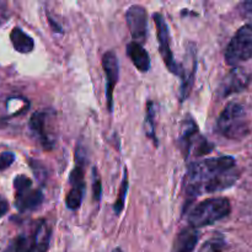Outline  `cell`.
<instances>
[{
    "instance_id": "6da1fadb",
    "label": "cell",
    "mask_w": 252,
    "mask_h": 252,
    "mask_svg": "<svg viewBox=\"0 0 252 252\" xmlns=\"http://www.w3.org/2000/svg\"><path fill=\"white\" fill-rule=\"evenodd\" d=\"M239 179L236 161L233 157H220L194 162L185 179V189L189 196L223 191Z\"/></svg>"
},
{
    "instance_id": "7a4b0ae2",
    "label": "cell",
    "mask_w": 252,
    "mask_h": 252,
    "mask_svg": "<svg viewBox=\"0 0 252 252\" xmlns=\"http://www.w3.org/2000/svg\"><path fill=\"white\" fill-rule=\"evenodd\" d=\"M217 125L219 133L228 139H243L250 132L245 107L238 102H230L225 106Z\"/></svg>"
},
{
    "instance_id": "3957f363",
    "label": "cell",
    "mask_w": 252,
    "mask_h": 252,
    "mask_svg": "<svg viewBox=\"0 0 252 252\" xmlns=\"http://www.w3.org/2000/svg\"><path fill=\"white\" fill-rule=\"evenodd\" d=\"M230 212L231 206L229 199L224 197L208 198L194 207L189 217V223L194 229L204 228L224 219Z\"/></svg>"
},
{
    "instance_id": "277c9868",
    "label": "cell",
    "mask_w": 252,
    "mask_h": 252,
    "mask_svg": "<svg viewBox=\"0 0 252 252\" xmlns=\"http://www.w3.org/2000/svg\"><path fill=\"white\" fill-rule=\"evenodd\" d=\"M225 62L231 66L252 58V22L238 30L225 49Z\"/></svg>"
},
{
    "instance_id": "5b68a950",
    "label": "cell",
    "mask_w": 252,
    "mask_h": 252,
    "mask_svg": "<svg viewBox=\"0 0 252 252\" xmlns=\"http://www.w3.org/2000/svg\"><path fill=\"white\" fill-rule=\"evenodd\" d=\"M15 206L20 212H31L38 208L43 201L41 189H32V181L25 175H17L14 180Z\"/></svg>"
},
{
    "instance_id": "8992f818",
    "label": "cell",
    "mask_w": 252,
    "mask_h": 252,
    "mask_svg": "<svg viewBox=\"0 0 252 252\" xmlns=\"http://www.w3.org/2000/svg\"><path fill=\"white\" fill-rule=\"evenodd\" d=\"M154 17L155 26H157L158 42H159V52L162 57L165 65L167 66L170 71L175 75H181V65L177 64L174 59V54L171 51V44H170V31L164 16L159 12L153 15Z\"/></svg>"
},
{
    "instance_id": "52a82bcc",
    "label": "cell",
    "mask_w": 252,
    "mask_h": 252,
    "mask_svg": "<svg viewBox=\"0 0 252 252\" xmlns=\"http://www.w3.org/2000/svg\"><path fill=\"white\" fill-rule=\"evenodd\" d=\"M126 21L133 39L137 43L143 44L148 34V12L140 5H132L126 12Z\"/></svg>"
},
{
    "instance_id": "ba28073f",
    "label": "cell",
    "mask_w": 252,
    "mask_h": 252,
    "mask_svg": "<svg viewBox=\"0 0 252 252\" xmlns=\"http://www.w3.org/2000/svg\"><path fill=\"white\" fill-rule=\"evenodd\" d=\"M102 68L106 75V100L110 112L113 111V90L120 78V62L115 52H106L102 57Z\"/></svg>"
},
{
    "instance_id": "9c48e42d",
    "label": "cell",
    "mask_w": 252,
    "mask_h": 252,
    "mask_svg": "<svg viewBox=\"0 0 252 252\" xmlns=\"http://www.w3.org/2000/svg\"><path fill=\"white\" fill-rule=\"evenodd\" d=\"M251 76L243 68H234L228 75L224 78L220 85L221 96H229L234 93H240L245 90L250 84Z\"/></svg>"
},
{
    "instance_id": "30bf717a",
    "label": "cell",
    "mask_w": 252,
    "mask_h": 252,
    "mask_svg": "<svg viewBox=\"0 0 252 252\" xmlns=\"http://www.w3.org/2000/svg\"><path fill=\"white\" fill-rule=\"evenodd\" d=\"M186 62H185L184 65H181V78H182V84H181V98L180 100L184 101L185 98L189 97V93L192 90V86L194 83V74H196V68H197V59H196V53H194L193 48L187 49L186 54Z\"/></svg>"
},
{
    "instance_id": "8fae6325",
    "label": "cell",
    "mask_w": 252,
    "mask_h": 252,
    "mask_svg": "<svg viewBox=\"0 0 252 252\" xmlns=\"http://www.w3.org/2000/svg\"><path fill=\"white\" fill-rule=\"evenodd\" d=\"M197 135H198V127H197L196 122L191 117L185 118L181 126V132H180L179 139L180 147H181L185 157H187L189 152H191L192 147L194 144V140H197Z\"/></svg>"
},
{
    "instance_id": "7c38bea8",
    "label": "cell",
    "mask_w": 252,
    "mask_h": 252,
    "mask_svg": "<svg viewBox=\"0 0 252 252\" xmlns=\"http://www.w3.org/2000/svg\"><path fill=\"white\" fill-rule=\"evenodd\" d=\"M46 121H47V113L46 112H34L31 116L29 122V127L31 132L36 138H38L41 144L43 145L46 149H49L52 147V139L48 137L46 132Z\"/></svg>"
},
{
    "instance_id": "4fadbf2b",
    "label": "cell",
    "mask_w": 252,
    "mask_h": 252,
    "mask_svg": "<svg viewBox=\"0 0 252 252\" xmlns=\"http://www.w3.org/2000/svg\"><path fill=\"white\" fill-rule=\"evenodd\" d=\"M127 56L129 57L132 63L134 64L135 68L140 70L142 73H147L150 69V57L148 52L143 48L142 44L137 42H130L127 44Z\"/></svg>"
},
{
    "instance_id": "5bb4252c",
    "label": "cell",
    "mask_w": 252,
    "mask_h": 252,
    "mask_svg": "<svg viewBox=\"0 0 252 252\" xmlns=\"http://www.w3.org/2000/svg\"><path fill=\"white\" fill-rule=\"evenodd\" d=\"M198 239L199 235L196 229L192 226L184 229L175 239L172 252H192L198 243Z\"/></svg>"
},
{
    "instance_id": "9a60e30c",
    "label": "cell",
    "mask_w": 252,
    "mask_h": 252,
    "mask_svg": "<svg viewBox=\"0 0 252 252\" xmlns=\"http://www.w3.org/2000/svg\"><path fill=\"white\" fill-rule=\"evenodd\" d=\"M10 39H11L15 51H17L19 53H30L34 47V42L32 37H30L20 27L12 29V31L10 32Z\"/></svg>"
},
{
    "instance_id": "2e32d148",
    "label": "cell",
    "mask_w": 252,
    "mask_h": 252,
    "mask_svg": "<svg viewBox=\"0 0 252 252\" xmlns=\"http://www.w3.org/2000/svg\"><path fill=\"white\" fill-rule=\"evenodd\" d=\"M34 236H36V248L33 252H47L51 241V229L46 221H39L34 230Z\"/></svg>"
},
{
    "instance_id": "e0dca14e",
    "label": "cell",
    "mask_w": 252,
    "mask_h": 252,
    "mask_svg": "<svg viewBox=\"0 0 252 252\" xmlns=\"http://www.w3.org/2000/svg\"><path fill=\"white\" fill-rule=\"evenodd\" d=\"M36 248V236L34 233L32 235H22L16 236L12 240L11 245L7 249L6 252H33Z\"/></svg>"
},
{
    "instance_id": "ac0fdd59",
    "label": "cell",
    "mask_w": 252,
    "mask_h": 252,
    "mask_svg": "<svg viewBox=\"0 0 252 252\" xmlns=\"http://www.w3.org/2000/svg\"><path fill=\"white\" fill-rule=\"evenodd\" d=\"M84 193H85V185H78V186L71 187L70 191L66 194L65 203L69 209H78L83 202Z\"/></svg>"
},
{
    "instance_id": "d6986e66",
    "label": "cell",
    "mask_w": 252,
    "mask_h": 252,
    "mask_svg": "<svg viewBox=\"0 0 252 252\" xmlns=\"http://www.w3.org/2000/svg\"><path fill=\"white\" fill-rule=\"evenodd\" d=\"M155 117H157V111H155L154 103L152 101L148 102L147 106V117H145V133L152 140H154V144H158L155 139Z\"/></svg>"
},
{
    "instance_id": "ffe728a7",
    "label": "cell",
    "mask_w": 252,
    "mask_h": 252,
    "mask_svg": "<svg viewBox=\"0 0 252 252\" xmlns=\"http://www.w3.org/2000/svg\"><path fill=\"white\" fill-rule=\"evenodd\" d=\"M127 192H128V171L127 169H125V172H123V180L122 182H121L120 192H118L117 201H116L115 206H113V209H115L116 214H120L121 212L123 211V208H125Z\"/></svg>"
},
{
    "instance_id": "44dd1931",
    "label": "cell",
    "mask_w": 252,
    "mask_h": 252,
    "mask_svg": "<svg viewBox=\"0 0 252 252\" xmlns=\"http://www.w3.org/2000/svg\"><path fill=\"white\" fill-rule=\"evenodd\" d=\"M225 240L221 236H214L209 239L204 245L202 246L201 252H221L225 249Z\"/></svg>"
},
{
    "instance_id": "7402d4cb",
    "label": "cell",
    "mask_w": 252,
    "mask_h": 252,
    "mask_svg": "<svg viewBox=\"0 0 252 252\" xmlns=\"http://www.w3.org/2000/svg\"><path fill=\"white\" fill-rule=\"evenodd\" d=\"M15 161V154L11 152H4L0 154V171H4L7 167L11 166Z\"/></svg>"
},
{
    "instance_id": "603a6c76",
    "label": "cell",
    "mask_w": 252,
    "mask_h": 252,
    "mask_svg": "<svg viewBox=\"0 0 252 252\" xmlns=\"http://www.w3.org/2000/svg\"><path fill=\"white\" fill-rule=\"evenodd\" d=\"M93 192H94V199L95 201H100L101 197V180L98 174L96 172V169L93 170Z\"/></svg>"
},
{
    "instance_id": "cb8c5ba5",
    "label": "cell",
    "mask_w": 252,
    "mask_h": 252,
    "mask_svg": "<svg viewBox=\"0 0 252 252\" xmlns=\"http://www.w3.org/2000/svg\"><path fill=\"white\" fill-rule=\"evenodd\" d=\"M9 19V10H7L6 2L0 1V26L4 25Z\"/></svg>"
},
{
    "instance_id": "d4e9b609",
    "label": "cell",
    "mask_w": 252,
    "mask_h": 252,
    "mask_svg": "<svg viewBox=\"0 0 252 252\" xmlns=\"http://www.w3.org/2000/svg\"><path fill=\"white\" fill-rule=\"evenodd\" d=\"M9 211V203L2 196H0V219L5 216Z\"/></svg>"
},
{
    "instance_id": "484cf974",
    "label": "cell",
    "mask_w": 252,
    "mask_h": 252,
    "mask_svg": "<svg viewBox=\"0 0 252 252\" xmlns=\"http://www.w3.org/2000/svg\"><path fill=\"white\" fill-rule=\"evenodd\" d=\"M112 252H122V250H121L120 248H116V249H113Z\"/></svg>"
}]
</instances>
